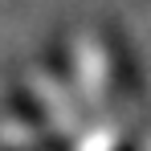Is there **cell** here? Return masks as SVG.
Returning <instances> with one entry per match:
<instances>
[{"mask_svg":"<svg viewBox=\"0 0 151 151\" xmlns=\"http://www.w3.org/2000/svg\"><path fill=\"white\" fill-rule=\"evenodd\" d=\"M0 151H151V90L110 33L45 49L0 106Z\"/></svg>","mask_w":151,"mask_h":151,"instance_id":"obj_1","label":"cell"}]
</instances>
